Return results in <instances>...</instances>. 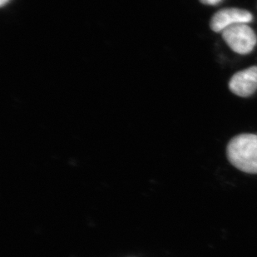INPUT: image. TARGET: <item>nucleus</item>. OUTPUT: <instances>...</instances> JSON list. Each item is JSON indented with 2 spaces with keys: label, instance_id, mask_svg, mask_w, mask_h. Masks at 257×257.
Masks as SVG:
<instances>
[{
  "label": "nucleus",
  "instance_id": "f03ea898",
  "mask_svg": "<svg viewBox=\"0 0 257 257\" xmlns=\"http://www.w3.org/2000/svg\"><path fill=\"white\" fill-rule=\"evenodd\" d=\"M221 33L226 44L237 54H249L256 44L257 38L255 32L248 26L247 24L232 25Z\"/></svg>",
  "mask_w": 257,
  "mask_h": 257
},
{
  "label": "nucleus",
  "instance_id": "f257e3e1",
  "mask_svg": "<svg viewBox=\"0 0 257 257\" xmlns=\"http://www.w3.org/2000/svg\"><path fill=\"white\" fill-rule=\"evenodd\" d=\"M227 157L234 167L250 174H257V135L241 134L230 140Z\"/></svg>",
  "mask_w": 257,
  "mask_h": 257
},
{
  "label": "nucleus",
  "instance_id": "7ed1b4c3",
  "mask_svg": "<svg viewBox=\"0 0 257 257\" xmlns=\"http://www.w3.org/2000/svg\"><path fill=\"white\" fill-rule=\"evenodd\" d=\"M250 12L240 9H226L216 13L211 21V29L216 33L222 32L232 25L248 24L252 21Z\"/></svg>",
  "mask_w": 257,
  "mask_h": 257
},
{
  "label": "nucleus",
  "instance_id": "20e7f679",
  "mask_svg": "<svg viewBox=\"0 0 257 257\" xmlns=\"http://www.w3.org/2000/svg\"><path fill=\"white\" fill-rule=\"evenodd\" d=\"M230 91L240 97H249L257 89V66L240 71L229 83Z\"/></svg>",
  "mask_w": 257,
  "mask_h": 257
},
{
  "label": "nucleus",
  "instance_id": "423d86ee",
  "mask_svg": "<svg viewBox=\"0 0 257 257\" xmlns=\"http://www.w3.org/2000/svg\"><path fill=\"white\" fill-rule=\"evenodd\" d=\"M10 0H0V5L1 6H5L6 4L10 2Z\"/></svg>",
  "mask_w": 257,
  "mask_h": 257
},
{
  "label": "nucleus",
  "instance_id": "39448f33",
  "mask_svg": "<svg viewBox=\"0 0 257 257\" xmlns=\"http://www.w3.org/2000/svg\"><path fill=\"white\" fill-rule=\"evenodd\" d=\"M202 4L206 5H216L221 2V0H200Z\"/></svg>",
  "mask_w": 257,
  "mask_h": 257
}]
</instances>
